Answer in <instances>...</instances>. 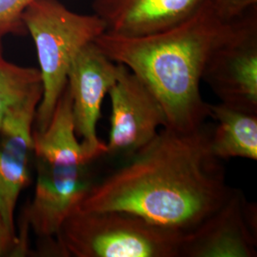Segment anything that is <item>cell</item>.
<instances>
[{
	"label": "cell",
	"mask_w": 257,
	"mask_h": 257,
	"mask_svg": "<svg viewBox=\"0 0 257 257\" xmlns=\"http://www.w3.org/2000/svg\"><path fill=\"white\" fill-rule=\"evenodd\" d=\"M211 130L164 127L130 161L92 184L79 209L123 211L184 233L191 232L229 196Z\"/></svg>",
	"instance_id": "cell-1"
},
{
	"label": "cell",
	"mask_w": 257,
	"mask_h": 257,
	"mask_svg": "<svg viewBox=\"0 0 257 257\" xmlns=\"http://www.w3.org/2000/svg\"><path fill=\"white\" fill-rule=\"evenodd\" d=\"M227 22L205 0L181 22L154 34L128 37L105 32L94 42L112 61L124 65L153 92L169 128L193 131L209 116L200 92L203 72Z\"/></svg>",
	"instance_id": "cell-2"
},
{
	"label": "cell",
	"mask_w": 257,
	"mask_h": 257,
	"mask_svg": "<svg viewBox=\"0 0 257 257\" xmlns=\"http://www.w3.org/2000/svg\"><path fill=\"white\" fill-rule=\"evenodd\" d=\"M186 235L128 211L77 208L55 238V252L74 257H180Z\"/></svg>",
	"instance_id": "cell-3"
},
{
	"label": "cell",
	"mask_w": 257,
	"mask_h": 257,
	"mask_svg": "<svg viewBox=\"0 0 257 257\" xmlns=\"http://www.w3.org/2000/svg\"><path fill=\"white\" fill-rule=\"evenodd\" d=\"M22 22L34 39L42 78L43 95L35 130L46 128L67 85L74 56L107 31L96 15H81L58 0H35L22 14Z\"/></svg>",
	"instance_id": "cell-4"
},
{
	"label": "cell",
	"mask_w": 257,
	"mask_h": 257,
	"mask_svg": "<svg viewBox=\"0 0 257 257\" xmlns=\"http://www.w3.org/2000/svg\"><path fill=\"white\" fill-rule=\"evenodd\" d=\"M37 182L25 211V225L38 237L52 241L75 211L93 182L82 154L34 149Z\"/></svg>",
	"instance_id": "cell-5"
},
{
	"label": "cell",
	"mask_w": 257,
	"mask_h": 257,
	"mask_svg": "<svg viewBox=\"0 0 257 257\" xmlns=\"http://www.w3.org/2000/svg\"><path fill=\"white\" fill-rule=\"evenodd\" d=\"M202 80L222 103L257 112V6L227 22Z\"/></svg>",
	"instance_id": "cell-6"
},
{
	"label": "cell",
	"mask_w": 257,
	"mask_h": 257,
	"mask_svg": "<svg viewBox=\"0 0 257 257\" xmlns=\"http://www.w3.org/2000/svg\"><path fill=\"white\" fill-rule=\"evenodd\" d=\"M109 93L111 113L106 155L130 158L167 127L165 110L153 92L124 65Z\"/></svg>",
	"instance_id": "cell-7"
},
{
	"label": "cell",
	"mask_w": 257,
	"mask_h": 257,
	"mask_svg": "<svg viewBox=\"0 0 257 257\" xmlns=\"http://www.w3.org/2000/svg\"><path fill=\"white\" fill-rule=\"evenodd\" d=\"M120 70L121 64L110 59L92 41L74 56L67 74L76 136L97 158L107 154L106 144L97 137L102 103Z\"/></svg>",
	"instance_id": "cell-8"
},
{
	"label": "cell",
	"mask_w": 257,
	"mask_h": 257,
	"mask_svg": "<svg viewBox=\"0 0 257 257\" xmlns=\"http://www.w3.org/2000/svg\"><path fill=\"white\" fill-rule=\"evenodd\" d=\"M256 255V206L232 189L215 211L187 233L180 257Z\"/></svg>",
	"instance_id": "cell-9"
},
{
	"label": "cell",
	"mask_w": 257,
	"mask_h": 257,
	"mask_svg": "<svg viewBox=\"0 0 257 257\" xmlns=\"http://www.w3.org/2000/svg\"><path fill=\"white\" fill-rule=\"evenodd\" d=\"M42 94L11 107L0 126V212L17 231L15 213L19 196L30 181L34 130Z\"/></svg>",
	"instance_id": "cell-10"
},
{
	"label": "cell",
	"mask_w": 257,
	"mask_h": 257,
	"mask_svg": "<svg viewBox=\"0 0 257 257\" xmlns=\"http://www.w3.org/2000/svg\"><path fill=\"white\" fill-rule=\"evenodd\" d=\"M205 0H92L109 33L139 37L164 31L190 17Z\"/></svg>",
	"instance_id": "cell-11"
},
{
	"label": "cell",
	"mask_w": 257,
	"mask_h": 257,
	"mask_svg": "<svg viewBox=\"0 0 257 257\" xmlns=\"http://www.w3.org/2000/svg\"><path fill=\"white\" fill-rule=\"evenodd\" d=\"M209 116L217 124L211 134L213 156L220 160H257V112L225 103L210 104Z\"/></svg>",
	"instance_id": "cell-12"
},
{
	"label": "cell",
	"mask_w": 257,
	"mask_h": 257,
	"mask_svg": "<svg viewBox=\"0 0 257 257\" xmlns=\"http://www.w3.org/2000/svg\"><path fill=\"white\" fill-rule=\"evenodd\" d=\"M2 40L3 37H0V126L11 107L36 94L43 95L39 69L8 61L4 56Z\"/></svg>",
	"instance_id": "cell-13"
},
{
	"label": "cell",
	"mask_w": 257,
	"mask_h": 257,
	"mask_svg": "<svg viewBox=\"0 0 257 257\" xmlns=\"http://www.w3.org/2000/svg\"><path fill=\"white\" fill-rule=\"evenodd\" d=\"M35 0H0V37L24 36L27 29L22 22V14Z\"/></svg>",
	"instance_id": "cell-14"
},
{
	"label": "cell",
	"mask_w": 257,
	"mask_h": 257,
	"mask_svg": "<svg viewBox=\"0 0 257 257\" xmlns=\"http://www.w3.org/2000/svg\"><path fill=\"white\" fill-rule=\"evenodd\" d=\"M27 250V237L12 230L0 212V257L23 255Z\"/></svg>",
	"instance_id": "cell-15"
},
{
	"label": "cell",
	"mask_w": 257,
	"mask_h": 257,
	"mask_svg": "<svg viewBox=\"0 0 257 257\" xmlns=\"http://www.w3.org/2000/svg\"><path fill=\"white\" fill-rule=\"evenodd\" d=\"M217 14L225 21L236 19L256 7L257 0H211Z\"/></svg>",
	"instance_id": "cell-16"
}]
</instances>
